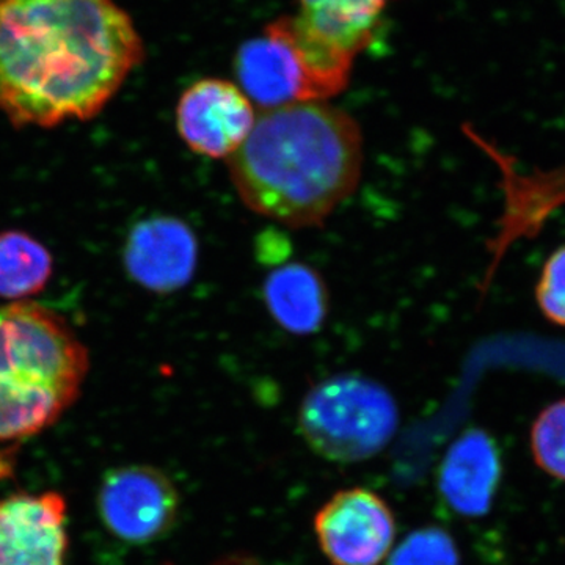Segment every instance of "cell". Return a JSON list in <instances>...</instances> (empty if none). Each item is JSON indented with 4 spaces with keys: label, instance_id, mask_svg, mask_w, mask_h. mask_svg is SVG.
<instances>
[{
    "label": "cell",
    "instance_id": "6da1fadb",
    "mask_svg": "<svg viewBox=\"0 0 565 565\" xmlns=\"http://www.w3.org/2000/svg\"><path fill=\"white\" fill-rule=\"evenodd\" d=\"M143 58L115 0H0V111L14 128L93 120Z\"/></svg>",
    "mask_w": 565,
    "mask_h": 565
},
{
    "label": "cell",
    "instance_id": "7a4b0ae2",
    "mask_svg": "<svg viewBox=\"0 0 565 565\" xmlns=\"http://www.w3.org/2000/svg\"><path fill=\"white\" fill-rule=\"evenodd\" d=\"M226 163L248 210L289 228L322 225L362 178V129L329 103L263 110Z\"/></svg>",
    "mask_w": 565,
    "mask_h": 565
},
{
    "label": "cell",
    "instance_id": "3957f363",
    "mask_svg": "<svg viewBox=\"0 0 565 565\" xmlns=\"http://www.w3.org/2000/svg\"><path fill=\"white\" fill-rule=\"evenodd\" d=\"M88 370L90 353L63 316L29 300L0 307V441L57 423Z\"/></svg>",
    "mask_w": 565,
    "mask_h": 565
},
{
    "label": "cell",
    "instance_id": "277c9868",
    "mask_svg": "<svg viewBox=\"0 0 565 565\" xmlns=\"http://www.w3.org/2000/svg\"><path fill=\"white\" fill-rule=\"evenodd\" d=\"M399 412L385 386L359 374L319 382L303 397L299 427L308 446L323 459L363 462L392 441Z\"/></svg>",
    "mask_w": 565,
    "mask_h": 565
},
{
    "label": "cell",
    "instance_id": "5b68a950",
    "mask_svg": "<svg viewBox=\"0 0 565 565\" xmlns=\"http://www.w3.org/2000/svg\"><path fill=\"white\" fill-rule=\"evenodd\" d=\"M237 85L263 110L327 103L340 95L297 35L292 17L269 22L245 41L234 61Z\"/></svg>",
    "mask_w": 565,
    "mask_h": 565
},
{
    "label": "cell",
    "instance_id": "8992f818",
    "mask_svg": "<svg viewBox=\"0 0 565 565\" xmlns=\"http://www.w3.org/2000/svg\"><path fill=\"white\" fill-rule=\"evenodd\" d=\"M180 508V492L159 468L126 465L103 476L99 516L107 531L126 544L161 541L177 525Z\"/></svg>",
    "mask_w": 565,
    "mask_h": 565
},
{
    "label": "cell",
    "instance_id": "52a82bcc",
    "mask_svg": "<svg viewBox=\"0 0 565 565\" xmlns=\"http://www.w3.org/2000/svg\"><path fill=\"white\" fill-rule=\"evenodd\" d=\"M315 534L332 565H379L392 552L396 519L381 494L340 490L316 512Z\"/></svg>",
    "mask_w": 565,
    "mask_h": 565
},
{
    "label": "cell",
    "instance_id": "ba28073f",
    "mask_svg": "<svg viewBox=\"0 0 565 565\" xmlns=\"http://www.w3.org/2000/svg\"><path fill=\"white\" fill-rule=\"evenodd\" d=\"M255 106L239 85L206 77L189 85L177 106V129L195 154L230 158L243 147L255 126Z\"/></svg>",
    "mask_w": 565,
    "mask_h": 565
},
{
    "label": "cell",
    "instance_id": "9c48e42d",
    "mask_svg": "<svg viewBox=\"0 0 565 565\" xmlns=\"http://www.w3.org/2000/svg\"><path fill=\"white\" fill-rule=\"evenodd\" d=\"M66 500L57 492L0 500V565H65Z\"/></svg>",
    "mask_w": 565,
    "mask_h": 565
},
{
    "label": "cell",
    "instance_id": "30bf717a",
    "mask_svg": "<svg viewBox=\"0 0 565 565\" xmlns=\"http://www.w3.org/2000/svg\"><path fill=\"white\" fill-rule=\"evenodd\" d=\"M122 256L126 273L141 288L174 292L195 274L199 241L188 223L172 215H154L129 232Z\"/></svg>",
    "mask_w": 565,
    "mask_h": 565
},
{
    "label": "cell",
    "instance_id": "8fae6325",
    "mask_svg": "<svg viewBox=\"0 0 565 565\" xmlns=\"http://www.w3.org/2000/svg\"><path fill=\"white\" fill-rule=\"evenodd\" d=\"M394 0H299L292 14L305 40L327 57L352 70L381 28L382 17Z\"/></svg>",
    "mask_w": 565,
    "mask_h": 565
},
{
    "label": "cell",
    "instance_id": "7c38bea8",
    "mask_svg": "<svg viewBox=\"0 0 565 565\" xmlns=\"http://www.w3.org/2000/svg\"><path fill=\"white\" fill-rule=\"evenodd\" d=\"M503 479L497 441L486 430L468 429L449 446L438 471L445 503L462 516H482L492 508Z\"/></svg>",
    "mask_w": 565,
    "mask_h": 565
},
{
    "label": "cell",
    "instance_id": "4fadbf2b",
    "mask_svg": "<svg viewBox=\"0 0 565 565\" xmlns=\"http://www.w3.org/2000/svg\"><path fill=\"white\" fill-rule=\"evenodd\" d=\"M264 300L278 326L294 334L318 332L329 313L326 282L307 264H286L270 273Z\"/></svg>",
    "mask_w": 565,
    "mask_h": 565
},
{
    "label": "cell",
    "instance_id": "5bb4252c",
    "mask_svg": "<svg viewBox=\"0 0 565 565\" xmlns=\"http://www.w3.org/2000/svg\"><path fill=\"white\" fill-rule=\"evenodd\" d=\"M54 262L52 255L31 234L10 230L0 233V297L24 300L46 288Z\"/></svg>",
    "mask_w": 565,
    "mask_h": 565
},
{
    "label": "cell",
    "instance_id": "9a60e30c",
    "mask_svg": "<svg viewBox=\"0 0 565 565\" xmlns=\"http://www.w3.org/2000/svg\"><path fill=\"white\" fill-rule=\"evenodd\" d=\"M530 448L535 465L545 475L565 482V399L550 404L535 418Z\"/></svg>",
    "mask_w": 565,
    "mask_h": 565
},
{
    "label": "cell",
    "instance_id": "2e32d148",
    "mask_svg": "<svg viewBox=\"0 0 565 565\" xmlns=\"http://www.w3.org/2000/svg\"><path fill=\"white\" fill-rule=\"evenodd\" d=\"M386 565H460V553L448 531L427 526L408 534Z\"/></svg>",
    "mask_w": 565,
    "mask_h": 565
},
{
    "label": "cell",
    "instance_id": "e0dca14e",
    "mask_svg": "<svg viewBox=\"0 0 565 565\" xmlns=\"http://www.w3.org/2000/svg\"><path fill=\"white\" fill-rule=\"evenodd\" d=\"M537 300L545 318L565 327V247L546 262L537 286Z\"/></svg>",
    "mask_w": 565,
    "mask_h": 565
},
{
    "label": "cell",
    "instance_id": "ac0fdd59",
    "mask_svg": "<svg viewBox=\"0 0 565 565\" xmlns=\"http://www.w3.org/2000/svg\"><path fill=\"white\" fill-rule=\"evenodd\" d=\"M13 455H11V449L9 451H2L0 449V481L2 479H9L11 475H13Z\"/></svg>",
    "mask_w": 565,
    "mask_h": 565
},
{
    "label": "cell",
    "instance_id": "d6986e66",
    "mask_svg": "<svg viewBox=\"0 0 565 565\" xmlns=\"http://www.w3.org/2000/svg\"><path fill=\"white\" fill-rule=\"evenodd\" d=\"M215 565H259L256 563L253 557L248 556H232V557H225V559L221 561V563H217Z\"/></svg>",
    "mask_w": 565,
    "mask_h": 565
}]
</instances>
